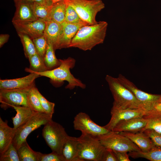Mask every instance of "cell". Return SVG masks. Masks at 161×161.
<instances>
[{
  "label": "cell",
  "instance_id": "6da1fadb",
  "mask_svg": "<svg viewBox=\"0 0 161 161\" xmlns=\"http://www.w3.org/2000/svg\"><path fill=\"white\" fill-rule=\"evenodd\" d=\"M107 26V22L103 21L82 27L72 38L69 47L77 48L84 51L91 50L103 42Z\"/></svg>",
  "mask_w": 161,
  "mask_h": 161
},
{
  "label": "cell",
  "instance_id": "7a4b0ae2",
  "mask_svg": "<svg viewBox=\"0 0 161 161\" xmlns=\"http://www.w3.org/2000/svg\"><path fill=\"white\" fill-rule=\"evenodd\" d=\"M105 79L114 100L111 111L126 109H141L145 110L142 104L117 78L107 75Z\"/></svg>",
  "mask_w": 161,
  "mask_h": 161
},
{
  "label": "cell",
  "instance_id": "3957f363",
  "mask_svg": "<svg viewBox=\"0 0 161 161\" xmlns=\"http://www.w3.org/2000/svg\"><path fill=\"white\" fill-rule=\"evenodd\" d=\"M60 59L61 65L55 69L42 72H32L30 73H35L40 76L48 78L53 82L62 83L66 81L68 84L65 87L66 89L72 90L75 87L85 89L86 85L80 80L75 78L70 72V69L75 66V60L71 57L66 59Z\"/></svg>",
  "mask_w": 161,
  "mask_h": 161
},
{
  "label": "cell",
  "instance_id": "277c9868",
  "mask_svg": "<svg viewBox=\"0 0 161 161\" xmlns=\"http://www.w3.org/2000/svg\"><path fill=\"white\" fill-rule=\"evenodd\" d=\"M78 139V153L77 161H101L105 148L97 137L82 133Z\"/></svg>",
  "mask_w": 161,
  "mask_h": 161
},
{
  "label": "cell",
  "instance_id": "5b68a950",
  "mask_svg": "<svg viewBox=\"0 0 161 161\" xmlns=\"http://www.w3.org/2000/svg\"><path fill=\"white\" fill-rule=\"evenodd\" d=\"M66 1L74 9L82 20L89 25L97 23L96 15L105 7L102 0Z\"/></svg>",
  "mask_w": 161,
  "mask_h": 161
},
{
  "label": "cell",
  "instance_id": "8992f818",
  "mask_svg": "<svg viewBox=\"0 0 161 161\" xmlns=\"http://www.w3.org/2000/svg\"><path fill=\"white\" fill-rule=\"evenodd\" d=\"M52 115L38 112L16 129L12 144L17 149L26 140L28 135L34 130L52 120Z\"/></svg>",
  "mask_w": 161,
  "mask_h": 161
},
{
  "label": "cell",
  "instance_id": "52a82bcc",
  "mask_svg": "<svg viewBox=\"0 0 161 161\" xmlns=\"http://www.w3.org/2000/svg\"><path fill=\"white\" fill-rule=\"evenodd\" d=\"M42 135L52 152L61 155L63 145L68 135L63 126L52 120L44 125Z\"/></svg>",
  "mask_w": 161,
  "mask_h": 161
},
{
  "label": "cell",
  "instance_id": "ba28073f",
  "mask_svg": "<svg viewBox=\"0 0 161 161\" xmlns=\"http://www.w3.org/2000/svg\"><path fill=\"white\" fill-rule=\"evenodd\" d=\"M97 137L105 148L126 152L141 150L129 139L119 132L111 131L107 134Z\"/></svg>",
  "mask_w": 161,
  "mask_h": 161
},
{
  "label": "cell",
  "instance_id": "9c48e42d",
  "mask_svg": "<svg viewBox=\"0 0 161 161\" xmlns=\"http://www.w3.org/2000/svg\"><path fill=\"white\" fill-rule=\"evenodd\" d=\"M30 88L22 89H0L1 108L6 110L15 106L30 107L27 100V93Z\"/></svg>",
  "mask_w": 161,
  "mask_h": 161
},
{
  "label": "cell",
  "instance_id": "30bf717a",
  "mask_svg": "<svg viewBox=\"0 0 161 161\" xmlns=\"http://www.w3.org/2000/svg\"><path fill=\"white\" fill-rule=\"evenodd\" d=\"M117 78L142 104L146 112L151 110L156 103L161 100V95L148 93L139 89L132 82L122 75L119 74Z\"/></svg>",
  "mask_w": 161,
  "mask_h": 161
},
{
  "label": "cell",
  "instance_id": "8fae6325",
  "mask_svg": "<svg viewBox=\"0 0 161 161\" xmlns=\"http://www.w3.org/2000/svg\"><path fill=\"white\" fill-rule=\"evenodd\" d=\"M73 124L75 130L80 131L82 133L96 137L105 134L111 131L104 126L98 125L91 120L88 114L83 112H80L75 116Z\"/></svg>",
  "mask_w": 161,
  "mask_h": 161
},
{
  "label": "cell",
  "instance_id": "7c38bea8",
  "mask_svg": "<svg viewBox=\"0 0 161 161\" xmlns=\"http://www.w3.org/2000/svg\"><path fill=\"white\" fill-rule=\"evenodd\" d=\"M87 25L84 21L74 24L64 22L62 24L58 39L54 47L55 50L69 48L72 38L79 30Z\"/></svg>",
  "mask_w": 161,
  "mask_h": 161
},
{
  "label": "cell",
  "instance_id": "4fadbf2b",
  "mask_svg": "<svg viewBox=\"0 0 161 161\" xmlns=\"http://www.w3.org/2000/svg\"><path fill=\"white\" fill-rule=\"evenodd\" d=\"M46 23L40 18L33 21L12 22L18 33L26 34L32 39L44 35Z\"/></svg>",
  "mask_w": 161,
  "mask_h": 161
},
{
  "label": "cell",
  "instance_id": "5bb4252c",
  "mask_svg": "<svg viewBox=\"0 0 161 161\" xmlns=\"http://www.w3.org/2000/svg\"><path fill=\"white\" fill-rule=\"evenodd\" d=\"M40 76L38 74L30 73L21 78L11 79H0V89H22L30 88L35 86V79Z\"/></svg>",
  "mask_w": 161,
  "mask_h": 161
},
{
  "label": "cell",
  "instance_id": "9a60e30c",
  "mask_svg": "<svg viewBox=\"0 0 161 161\" xmlns=\"http://www.w3.org/2000/svg\"><path fill=\"white\" fill-rule=\"evenodd\" d=\"M146 111L141 109H126L111 111V117L109 122L103 126L112 131L115 125L120 121L132 118L143 117Z\"/></svg>",
  "mask_w": 161,
  "mask_h": 161
},
{
  "label": "cell",
  "instance_id": "2e32d148",
  "mask_svg": "<svg viewBox=\"0 0 161 161\" xmlns=\"http://www.w3.org/2000/svg\"><path fill=\"white\" fill-rule=\"evenodd\" d=\"M147 120L143 117L132 118L117 123L112 131L136 132L141 131L146 126Z\"/></svg>",
  "mask_w": 161,
  "mask_h": 161
},
{
  "label": "cell",
  "instance_id": "e0dca14e",
  "mask_svg": "<svg viewBox=\"0 0 161 161\" xmlns=\"http://www.w3.org/2000/svg\"><path fill=\"white\" fill-rule=\"evenodd\" d=\"M32 4L25 2L15 3L16 10L12 22L33 21L37 20L34 12Z\"/></svg>",
  "mask_w": 161,
  "mask_h": 161
},
{
  "label": "cell",
  "instance_id": "ac0fdd59",
  "mask_svg": "<svg viewBox=\"0 0 161 161\" xmlns=\"http://www.w3.org/2000/svg\"><path fill=\"white\" fill-rule=\"evenodd\" d=\"M119 133L129 139L142 151H148L155 146L150 138L143 132L123 131Z\"/></svg>",
  "mask_w": 161,
  "mask_h": 161
},
{
  "label": "cell",
  "instance_id": "d6986e66",
  "mask_svg": "<svg viewBox=\"0 0 161 161\" xmlns=\"http://www.w3.org/2000/svg\"><path fill=\"white\" fill-rule=\"evenodd\" d=\"M16 129L10 127L7 121L0 117V154L5 151L12 143Z\"/></svg>",
  "mask_w": 161,
  "mask_h": 161
},
{
  "label": "cell",
  "instance_id": "ffe728a7",
  "mask_svg": "<svg viewBox=\"0 0 161 161\" xmlns=\"http://www.w3.org/2000/svg\"><path fill=\"white\" fill-rule=\"evenodd\" d=\"M78 153V137L68 135L63 145L61 153L65 161H77Z\"/></svg>",
  "mask_w": 161,
  "mask_h": 161
},
{
  "label": "cell",
  "instance_id": "44dd1931",
  "mask_svg": "<svg viewBox=\"0 0 161 161\" xmlns=\"http://www.w3.org/2000/svg\"><path fill=\"white\" fill-rule=\"evenodd\" d=\"M16 111V114L12 118L13 128L17 129L24 123L37 112L30 107L26 106H15L13 107Z\"/></svg>",
  "mask_w": 161,
  "mask_h": 161
},
{
  "label": "cell",
  "instance_id": "7402d4cb",
  "mask_svg": "<svg viewBox=\"0 0 161 161\" xmlns=\"http://www.w3.org/2000/svg\"><path fill=\"white\" fill-rule=\"evenodd\" d=\"M66 10L65 1H61L53 4L50 14V20L61 24L65 22Z\"/></svg>",
  "mask_w": 161,
  "mask_h": 161
},
{
  "label": "cell",
  "instance_id": "603a6c76",
  "mask_svg": "<svg viewBox=\"0 0 161 161\" xmlns=\"http://www.w3.org/2000/svg\"><path fill=\"white\" fill-rule=\"evenodd\" d=\"M61 25V24L52 20L46 21L44 35L48 41L52 44L54 47L59 34Z\"/></svg>",
  "mask_w": 161,
  "mask_h": 161
},
{
  "label": "cell",
  "instance_id": "cb8c5ba5",
  "mask_svg": "<svg viewBox=\"0 0 161 161\" xmlns=\"http://www.w3.org/2000/svg\"><path fill=\"white\" fill-rule=\"evenodd\" d=\"M129 156L134 158H143L151 161H161V147L155 146L147 152L141 151L129 152Z\"/></svg>",
  "mask_w": 161,
  "mask_h": 161
},
{
  "label": "cell",
  "instance_id": "d4e9b609",
  "mask_svg": "<svg viewBox=\"0 0 161 161\" xmlns=\"http://www.w3.org/2000/svg\"><path fill=\"white\" fill-rule=\"evenodd\" d=\"M20 161H38V152L32 150L26 140L17 150Z\"/></svg>",
  "mask_w": 161,
  "mask_h": 161
},
{
  "label": "cell",
  "instance_id": "484cf974",
  "mask_svg": "<svg viewBox=\"0 0 161 161\" xmlns=\"http://www.w3.org/2000/svg\"><path fill=\"white\" fill-rule=\"evenodd\" d=\"M53 4L49 1L44 3H33L32 7L35 16L46 21H50L49 15Z\"/></svg>",
  "mask_w": 161,
  "mask_h": 161
},
{
  "label": "cell",
  "instance_id": "4316f807",
  "mask_svg": "<svg viewBox=\"0 0 161 161\" xmlns=\"http://www.w3.org/2000/svg\"><path fill=\"white\" fill-rule=\"evenodd\" d=\"M53 46L48 42V45L43 58L45 64L48 70H51L59 66L61 64L60 59H58L55 55Z\"/></svg>",
  "mask_w": 161,
  "mask_h": 161
},
{
  "label": "cell",
  "instance_id": "83f0119b",
  "mask_svg": "<svg viewBox=\"0 0 161 161\" xmlns=\"http://www.w3.org/2000/svg\"><path fill=\"white\" fill-rule=\"evenodd\" d=\"M28 59L30 62V68H26L25 71L42 72L48 70L44 62V58L37 53L29 57Z\"/></svg>",
  "mask_w": 161,
  "mask_h": 161
},
{
  "label": "cell",
  "instance_id": "f1b7e54d",
  "mask_svg": "<svg viewBox=\"0 0 161 161\" xmlns=\"http://www.w3.org/2000/svg\"><path fill=\"white\" fill-rule=\"evenodd\" d=\"M36 88L35 85L30 88L27 92V98L30 107L37 112L45 113L41 105Z\"/></svg>",
  "mask_w": 161,
  "mask_h": 161
},
{
  "label": "cell",
  "instance_id": "f546056e",
  "mask_svg": "<svg viewBox=\"0 0 161 161\" xmlns=\"http://www.w3.org/2000/svg\"><path fill=\"white\" fill-rule=\"evenodd\" d=\"M22 44L25 55L27 58L37 53L32 39L27 35L18 33Z\"/></svg>",
  "mask_w": 161,
  "mask_h": 161
},
{
  "label": "cell",
  "instance_id": "4dcf8cb0",
  "mask_svg": "<svg viewBox=\"0 0 161 161\" xmlns=\"http://www.w3.org/2000/svg\"><path fill=\"white\" fill-rule=\"evenodd\" d=\"M143 117L147 120V123L141 131L151 129L161 134V115L146 114Z\"/></svg>",
  "mask_w": 161,
  "mask_h": 161
},
{
  "label": "cell",
  "instance_id": "1f68e13d",
  "mask_svg": "<svg viewBox=\"0 0 161 161\" xmlns=\"http://www.w3.org/2000/svg\"><path fill=\"white\" fill-rule=\"evenodd\" d=\"M0 161H20L18 150L12 143L7 149L0 154Z\"/></svg>",
  "mask_w": 161,
  "mask_h": 161
},
{
  "label": "cell",
  "instance_id": "d6a6232c",
  "mask_svg": "<svg viewBox=\"0 0 161 161\" xmlns=\"http://www.w3.org/2000/svg\"><path fill=\"white\" fill-rule=\"evenodd\" d=\"M32 40L37 53L43 58L48 45L47 38L43 35L33 38Z\"/></svg>",
  "mask_w": 161,
  "mask_h": 161
},
{
  "label": "cell",
  "instance_id": "836d02e7",
  "mask_svg": "<svg viewBox=\"0 0 161 161\" xmlns=\"http://www.w3.org/2000/svg\"><path fill=\"white\" fill-rule=\"evenodd\" d=\"M66 10L65 22L69 23H77L83 21L74 9L65 0Z\"/></svg>",
  "mask_w": 161,
  "mask_h": 161
},
{
  "label": "cell",
  "instance_id": "e575fe53",
  "mask_svg": "<svg viewBox=\"0 0 161 161\" xmlns=\"http://www.w3.org/2000/svg\"><path fill=\"white\" fill-rule=\"evenodd\" d=\"M36 91L39 99L41 105L45 112L53 115L54 112L55 103L48 101L40 93L37 88Z\"/></svg>",
  "mask_w": 161,
  "mask_h": 161
},
{
  "label": "cell",
  "instance_id": "d590c367",
  "mask_svg": "<svg viewBox=\"0 0 161 161\" xmlns=\"http://www.w3.org/2000/svg\"><path fill=\"white\" fill-rule=\"evenodd\" d=\"M38 161H65V160L61 155L53 152L48 154L38 152Z\"/></svg>",
  "mask_w": 161,
  "mask_h": 161
},
{
  "label": "cell",
  "instance_id": "8d00e7d4",
  "mask_svg": "<svg viewBox=\"0 0 161 161\" xmlns=\"http://www.w3.org/2000/svg\"><path fill=\"white\" fill-rule=\"evenodd\" d=\"M151 139L154 144L161 147V134L151 129H147L142 131Z\"/></svg>",
  "mask_w": 161,
  "mask_h": 161
},
{
  "label": "cell",
  "instance_id": "74e56055",
  "mask_svg": "<svg viewBox=\"0 0 161 161\" xmlns=\"http://www.w3.org/2000/svg\"><path fill=\"white\" fill-rule=\"evenodd\" d=\"M101 161H118L114 151L105 148L102 157Z\"/></svg>",
  "mask_w": 161,
  "mask_h": 161
},
{
  "label": "cell",
  "instance_id": "f35d334b",
  "mask_svg": "<svg viewBox=\"0 0 161 161\" xmlns=\"http://www.w3.org/2000/svg\"><path fill=\"white\" fill-rule=\"evenodd\" d=\"M146 114L161 115V101L156 103L151 110L146 112Z\"/></svg>",
  "mask_w": 161,
  "mask_h": 161
},
{
  "label": "cell",
  "instance_id": "ab89813d",
  "mask_svg": "<svg viewBox=\"0 0 161 161\" xmlns=\"http://www.w3.org/2000/svg\"><path fill=\"white\" fill-rule=\"evenodd\" d=\"M118 161H130L129 155L127 152L113 151Z\"/></svg>",
  "mask_w": 161,
  "mask_h": 161
},
{
  "label": "cell",
  "instance_id": "60d3db41",
  "mask_svg": "<svg viewBox=\"0 0 161 161\" xmlns=\"http://www.w3.org/2000/svg\"><path fill=\"white\" fill-rule=\"evenodd\" d=\"M15 4L19 2H25L33 3L36 2L40 3H44L47 2V0H14Z\"/></svg>",
  "mask_w": 161,
  "mask_h": 161
},
{
  "label": "cell",
  "instance_id": "b9f144b4",
  "mask_svg": "<svg viewBox=\"0 0 161 161\" xmlns=\"http://www.w3.org/2000/svg\"><path fill=\"white\" fill-rule=\"evenodd\" d=\"M10 35L8 34H1L0 35V47L2 46L8 41Z\"/></svg>",
  "mask_w": 161,
  "mask_h": 161
},
{
  "label": "cell",
  "instance_id": "7bdbcfd3",
  "mask_svg": "<svg viewBox=\"0 0 161 161\" xmlns=\"http://www.w3.org/2000/svg\"><path fill=\"white\" fill-rule=\"evenodd\" d=\"M63 0L65 1L66 0H47L49 2L53 4L57 2Z\"/></svg>",
  "mask_w": 161,
  "mask_h": 161
},
{
  "label": "cell",
  "instance_id": "ee69618b",
  "mask_svg": "<svg viewBox=\"0 0 161 161\" xmlns=\"http://www.w3.org/2000/svg\"><path fill=\"white\" fill-rule=\"evenodd\" d=\"M160 101H161V100Z\"/></svg>",
  "mask_w": 161,
  "mask_h": 161
}]
</instances>
